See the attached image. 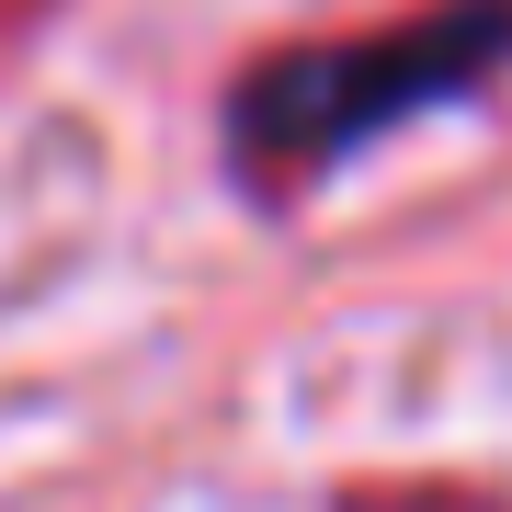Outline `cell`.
<instances>
[{
	"mask_svg": "<svg viewBox=\"0 0 512 512\" xmlns=\"http://www.w3.org/2000/svg\"><path fill=\"white\" fill-rule=\"evenodd\" d=\"M512 57V0H456V12H421L399 35H365V46H308V57H274V69L239 92V160L296 183V171H330L342 148H365L376 126L399 114H433L478 92Z\"/></svg>",
	"mask_w": 512,
	"mask_h": 512,
	"instance_id": "6da1fadb",
	"label": "cell"
}]
</instances>
